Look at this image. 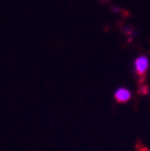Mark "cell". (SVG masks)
<instances>
[{
    "label": "cell",
    "mask_w": 150,
    "mask_h": 151,
    "mask_svg": "<svg viewBox=\"0 0 150 151\" xmlns=\"http://www.w3.org/2000/svg\"><path fill=\"white\" fill-rule=\"evenodd\" d=\"M102 2H106V1H107V0H101Z\"/></svg>",
    "instance_id": "3"
},
{
    "label": "cell",
    "mask_w": 150,
    "mask_h": 151,
    "mask_svg": "<svg viewBox=\"0 0 150 151\" xmlns=\"http://www.w3.org/2000/svg\"><path fill=\"white\" fill-rule=\"evenodd\" d=\"M148 67H149V60L146 56H140L135 60V70L137 75L140 77H144L146 75Z\"/></svg>",
    "instance_id": "1"
},
{
    "label": "cell",
    "mask_w": 150,
    "mask_h": 151,
    "mask_svg": "<svg viewBox=\"0 0 150 151\" xmlns=\"http://www.w3.org/2000/svg\"><path fill=\"white\" fill-rule=\"evenodd\" d=\"M114 99L117 103H126L131 99V91L126 89V88H118L115 93H114Z\"/></svg>",
    "instance_id": "2"
}]
</instances>
